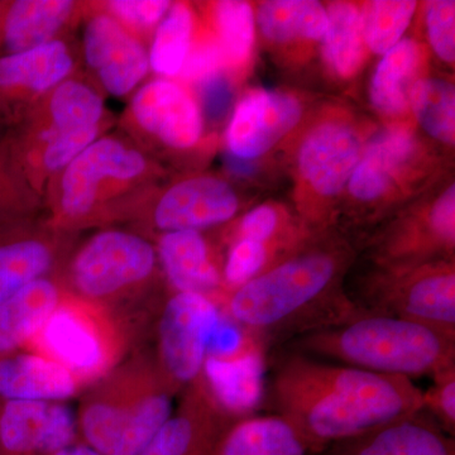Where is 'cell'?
<instances>
[{"label":"cell","mask_w":455,"mask_h":455,"mask_svg":"<svg viewBox=\"0 0 455 455\" xmlns=\"http://www.w3.org/2000/svg\"><path fill=\"white\" fill-rule=\"evenodd\" d=\"M272 398L307 455L423 410V391L406 377L326 363L299 352L276 367Z\"/></svg>","instance_id":"cell-1"},{"label":"cell","mask_w":455,"mask_h":455,"mask_svg":"<svg viewBox=\"0 0 455 455\" xmlns=\"http://www.w3.org/2000/svg\"><path fill=\"white\" fill-rule=\"evenodd\" d=\"M344 259L322 248L296 254L228 293L220 309L265 344L340 324L364 310L338 291Z\"/></svg>","instance_id":"cell-2"},{"label":"cell","mask_w":455,"mask_h":455,"mask_svg":"<svg viewBox=\"0 0 455 455\" xmlns=\"http://www.w3.org/2000/svg\"><path fill=\"white\" fill-rule=\"evenodd\" d=\"M156 245L132 230H99L71 248L56 274L65 293L112 314L140 346L167 295L158 291Z\"/></svg>","instance_id":"cell-3"},{"label":"cell","mask_w":455,"mask_h":455,"mask_svg":"<svg viewBox=\"0 0 455 455\" xmlns=\"http://www.w3.org/2000/svg\"><path fill=\"white\" fill-rule=\"evenodd\" d=\"M175 396L154 350L140 347L84 388L79 439L101 455H140L172 415Z\"/></svg>","instance_id":"cell-4"},{"label":"cell","mask_w":455,"mask_h":455,"mask_svg":"<svg viewBox=\"0 0 455 455\" xmlns=\"http://www.w3.org/2000/svg\"><path fill=\"white\" fill-rule=\"evenodd\" d=\"M295 348L302 355L409 379L434 376L455 364L454 337L366 309L340 324L301 334Z\"/></svg>","instance_id":"cell-5"},{"label":"cell","mask_w":455,"mask_h":455,"mask_svg":"<svg viewBox=\"0 0 455 455\" xmlns=\"http://www.w3.org/2000/svg\"><path fill=\"white\" fill-rule=\"evenodd\" d=\"M28 344L70 371L83 390L140 348L130 329L112 314L65 292Z\"/></svg>","instance_id":"cell-6"},{"label":"cell","mask_w":455,"mask_h":455,"mask_svg":"<svg viewBox=\"0 0 455 455\" xmlns=\"http://www.w3.org/2000/svg\"><path fill=\"white\" fill-rule=\"evenodd\" d=\"M149 164L137 147L116 137H99L61 171L51 227L74 230L104 220L108 197L147 178Z\"/></svg>","instance_id":"cell-7"},{"label":"cell","mask_w":455,"mask_h":455,"mask_svg":"<svg viewBox=\"0 0 455 455\" xmlns=\"http://www.w3.org/2000/svg\"><path fill=\"white\" fill-rule=\"evenodd\" d=\"M220 316L218 302L200 293L170 292L164 299L154 326V355L173 394L202 376Z\"/></svg>","instance_id":"cell-8"},{"label":"cell","mask_w":455,"mask_h":455,"mask_svg":"<svg viewBox=\"0 0 455 455\" xmlns=\"http://www.w3.org/2000/svg\"><path fill=\"white\" fill-rule=\"evenodd\" d=\"M368 287L366 310L438 329L455 338V272L451 263L392 266Z\"/></svg>","instance_id":"cell-9"},{"label":"cell","mask_w":455,"mask_h":455,"mask_svg":"<svg viewBox=\"0 0 455 455\" xmlns=\"http://www.w3.org/2000/svg\"><path fill=\"white\" fill-rule=\"evenodd\" d=\"M50 226H0V305L40 278L55 276L73 244Z\"/></svg>","instance_id":"cell-10"},{"label":"cell","mask_w":455,"mask_h":455,"mask_svg":"<svg viewBox=\"0 0 455 455\" xmlns=\"http://www.w3.org/2000/svg\"><path fill=\"white\" fill-rule=\"evenodd\" d=\"M84 59L108 94H131L149 70L148 52L136 35L107 13L92 16L83 37Z\"/></svg>","instance_id":"cell-11"},{"label":"cell","mask_w":455,"mask_h":455,"mask_svg":"<svg viewBox=\"0 0 455 455\" xmlns=\"http://www.w3.org/2000/svg\"><path fill=\"white\" fill-rule=\"evenodd\" d=\"M128 116L137 131L170 148H190L202 137L203 116L196 101L179 84L164 77L137 90Z\"/></svg>","instance_id":"cell-12"},{"label":"cell","mask_w":455,"mask_h":455,"mask_svg":"<svg viewBox=\"0 0 455 455\" xmlns=\"http://www.w3.org/2000/svg\"><path fill=\"white\" fill-rule=\"evenodd\" d=\"M77 440L68 403L0 401V455H47Z\"/></svg>","instance_id":"cell-13"},{"label":"cell","mask_w":455,"mask_h":455,"mask_svg":"<svg viewBox=\"0 0 455 455\" xmlns=\"http://www.w3.org/2000/svg\"><path fill=\"white\" fill-rule=\"evenodd\" d=\"M238 197L223 180L200 176L180 181L156 202L149 224L164 233L220 226L238 212Z\"/></svg>","instance_id":"cell-14"},{"label":"cell","mask_w":455,"mask_h":455,"mask_svg":"<svg viewBox=\"0 0 455 455\" xmlns=\"http://www.w3.org/2000/svg\"><path fill=\"white\" fill-rule=\"evenodd\" d=\"M230 421L199 377L182 391L178 409L140 455H212Z\"/></svg>","instance_id":"cell-15"},{"label":"cell","mask_w":455,"mask_h":455,"mask_svg":"<svg viewBox=\"0 0 455 455\" xmlns=\"http://www.w3.org/2000/svg\"><path fill=\"white\" fill-rule=\"evenodd\" d=\"M295 98L271 90L245 95L235 108L227 131L229 154L244 160L262 156L300 121Z\"/></svg>","instance_id":"cell-16"},{"label":"cell","mask_w":455,"mask_h":455,"mask_svg":"<svg viewBox=\"0 0 455 455\" xmlns=\"http://www.w3.org/2000/svg\"><path fill=\"white\" fill-rule=\"evenodd\" d=\"M263 347L257 338L228 357H206L200 379L230 420L254 415L262 395Z\"/></svg>","instance_id":"cell-17"},{"label":"cell","mask_w":455,"mask_h":455,"mask_svg":"<svg viewBox=\"0 0 455 455\" xmlns=\"http://www.w3.org/2000/svg\"><path fill=\"white\" fill-rule=\"evenodd\" d=\"M319 455H455V442L421 410Z\"/></svg>","instance_id":"cell-18"},{"label":"cell","mask_w":455,"mask_h":455,"mask_svg":"<svg viewBox=\"0 0 455 455\" xmlns=\"http://www.w3.org/2000/svg\"><path fill=\"white\" fill-rule=\"evenodd\" d=\"M361 142L348 125L325 123L307 134L299 152V167L310 187L335 196L357 166Z\"/></svg>","instance_id":"cell-19"},{"label":"cell","mask_w":455,"mask_h":455,"mask_svg":"<svg viewBox=\"0 0 455 455\" xmlns=\"http://www.w3.org/2000/svg\"><path fill=\"white\" fill-rule=\"evenodd\" d=\"M158 263L171 292H194L220 299L224 290L223 272L212 260L211 248L202 233L180 230L164 233L158 238Z\"/></svg>","instance_id":"cell-20"},{"label":"cell","mask_w":455,"mask_h":455,"mask_svg":"<svg viewBox=\"0 0 455 455\" xmlns=\"http://www.w3.org/2000/svg\"><path fill=\"white\" fill-rule=\"evenodd\" d=\"M83 392L70 371L37 352L0 357V401L64 403Z\"/></svg>","instance_id":"cell-21"},{"label":"cell","mask_w":455,"mask_h":455,"mask_svg":"<svg viewBox=\"0 0 455 455\" xmlns=\"http://www.w3.org/2000/svg\"><path fill=\"white\" fill-rule=\"evenodd\" d=\"M75 57L64 40L0 57V94L26 99L49 95L73 74Z\"/></svg>","instance_id":"cell-22"},{"label":"cell","mask_w":455,"mask_h":455,"mask_svg":"<svg viewBox=\"0 0 455 455\" xmlns=\"http://www.w3.org/2000/svg\"><path fill=\"white\" fill-rule=\"evenodd\" d=\"M71 0H17L5 9L0 25V44L5 55L23 52L56 40L71 18Z\"/></svg>","instance_id":"cell-23"},{"label":"cell","mask_w":455,"mask_h":455,"mask_svg":"<svg viewBox=\"0 0 455 455\" xmlns=\"http://www.w3.org/2000/svg\"><path fill=\"white\" fill-rule=\"evenodd\" d=\"M64 290L55 276L29 283L0 305V357L18 352L56 309Z\"/></svg>","instance_id":"cell-24"},{"label":"cell","mask_w":455,"mask_h":455,"mask_svg":"<svg viewBox=\"0 0 455 455\" xmlns=\"http://www.w3.org/2000/svg\"><path fill=\"white\" fill-rule=\"evenodd\" d=\"M415 152V140L406 128L379 132L367 147L352 176L349 188L361 202H373L390 188L398 171Z\"/></svg>","instance_id":"cell-25"},{"label":"cell","mask_w":455,"mask_h":455,"mask_svg":"<svg viewBox=\"0 0 455 455\" xmlns=\"http://www.w3.org/2000/svg\"><path fill=\"white\" fill-rule=\"evenodd\" d=\"M212 455H307L300 440L281 416L236 419L221 431Z\"/></svg>","instance_id":"cell-26"},{"label":"cell","mask_w":455,"mask_h":455,"mask_svg":"<svg viewBox=\"0 0 455 455\" xmlns=\"http://www.w3.org/2000/svg\"><path fill=\"white\" fill-rule=\"evenodd\" d=\"M260 31L269 40L287 42L323 40L328 16L323 5L311 0H272L259 9Z\"/></svg>","instance_id":"cell-27"},{"label":"cell","mask_w":455,"mask_h":455,"mask_svg":"<svg viewBox=\"0 0 455 455\" xmlns=\"http://www.w3.org/2000/svg\"><path fill=\"white\" fill-rule=\"evenodd\" d=\"M420 59V50L412 40L398 42L385 53L371 83V100L379 112L398 114L405 110L410 82Z\"/></svg>","instance_id":"cell-28"},{"label":"cell","mask_w":455,"mask_h":455,"mask_svg":"<svg viewBox=\"0 0 455 455\" xmlns=\"http://www.w3.org/2000/svg\"><path fill=\"white\" fill-rule=\"evenodd\" d=\"M47 116V130L56 133L103 127L106 106L92 86L68 77L50 92Z\"/></svg>","instance_id":"cell-29"},{"label":"cell","mask_w":455,"mask_h":455,"mask_svg":"<svg viewBox=\"0 0 455 455\" xmlns=\"http://www.w3.org/2000/svg\"><path fill=\"white\" fill-rule=\"evenodd\" d=\"M328 27L324 41V57L328 65L341 77L357 73L363 59L361 14L349 3H333L326 12Z\"/></svg>","instance_id":"cell-30"},{"label":"cell","mask_w":455,"mask_h":455,"mask_svg":"<svg viewBox=\"0 0 455 455\" xmlns=\"http://www.w3.org/2000/svg\"><path fill=\"white\" fill-rule=\"evenodd\" d=\"M193 28L191 9L184 3L171 5L160 25L156 27L148 51L149 68L164 79L180 75L191 50Z\"/></svg>","instance_id":"cell-31"},{"label":"cell","mask_w":455,"mask_h":455,"mask_svg":"<svg viewBox=\"0 0 455 455\" xmlns=\"http://www.w3.org/2000/svg\"><path fill=\"white\" fill-rule=\"evenodd\" d=\"M411 104L418 122L427 134L453 145L455 92L451 84L440 79L419 80L411 89Z\"/></svg>","instance_id":"cell-32"},{"label":"cell","mask_w":455,"mask_h":455,"mask_svg":"<svg viewBox=\"0 0 455 455\" xmlns=\"http://www.w3.org/2000/svg\"><path fill=\"white\" fill-rule=\"evenodd\" d=\"M416 2L403 0H376L368 2L362 11V36L367 46L374 53H386L396 46L401 36L406 31Z\"/></svg>","instance_id":"cell-33"},{"label":"cell","mask_w":455,"mask_h":455,"mask_svg":"<svg viewBox=\"0 0 455 455\" xmlns=\"http://www.w3.org/2000/svg\"><path fill=\"white\" fill-rule=\"evenodd\" d=\"M214 20L223 55L229 68L244 65L250 59L254 42V16L248 3L223 0L214 7Z\"/></svg>","instance_id":"cell-34"},{"label":"cell","mask_w":455,"mask_h":455,"mask_svg":"<svg viewBox=\"0 0 455 455\" xmlns=\"http://www.w3.org/2000/svg\"><path fill=\"white\" fill-rule=\"evenodd\" d=\"M101 130L103 127H94L56 133L44 128L38 131L36 136L38 148L33 149V156H36L33 163L44 175L61 172L77 156L99 139Z\"/></svg>","instance_id":"cell-35"},{"label":"cell","mask_w":455,"mask_h":455,"mask_svg":"<svg viewBox=\"0 0 455 455\" xmlns=\"http://www.w3.org/2000/svg\"><path fill=\"white\" fill-rule=\"evenodd\" d=\"M271 256L272 250L266 245L248 239H233L221 269L224 290H228V293L235 291L242 284L267 271Z\"/></svg>","instance_id":"cell-36"},{"label":"cell","mask_w":455,"mask_h":455,"mask_svg":"<svg viewBox=\"0 0 455 455\" xmlns=\"http://www.w3.org/2000/svg\"><path fill=\"white\" fill-rule=\"evenodd\" d=\"M433 385L423 391V411L445 433L455 434V364L431 376Z\"/></svg>","instance_id":"cell-37"},{"label":"cell","mask_w":455,"mask_h":455,"mask_svg":"<svg viewBox=\"0 0 455 455\" xmlns=\"http://www.w3.org/2000/svg\"><path fill=\"white\" fill-rule=\"evenodd\" d=\"M171 3L166 0H110L104 8L128 31L147 33L160 25Z\"/></svg>","instance_id":"cell-38"},{"label":"cell","mask_w":455,"mask_h":455,"mask_svg":"<svg viewBox=\"0 0 455 455\" xmlns=\"http://www.w3.org/2000/svg\"><path fill=\"white\" fill-rule=\"evenodd\" d=\"M429 41L436 55L445 62L455 59V3L451 0L430 2L427 8Z\"/></svg>","instance_id":"cell-39"},{"label":"cell","mask_w":455,"mask_h":455,"mask_svg":"<svg viewBox=\"0 0 455 455\" xmlns=\"http://www.w3.org/2000/svg\"><path fill=\"white\" fill-rule=\"evenodd\" d=\"M280 232L281 220L276 209L262 205L242 218L235 239H248L272 250L275 239Z\"/></svg>","instance_id":"cell-40"},{"label":"cell","mask_w":455,"mask_h":455,"mask_svg":"<svg viewBox=\"0 0 455 455\" xmlns=\"http://www.w3.org/2000/svg\"><path fill=\"white\" fill-rule=\"evenodd\" d=\"M224 64L223 55L218 44L215 42H204L190 50L184 68H182V79L188 82H204L209 77L220 74Z\"/></svg>","instance_id":"cell-41"},{"label":"cell","mask_w":455,"mask_h":455,"mask_svg":"<svg viewBox=\"0 0 455 455\" xmlns=\"http://www.w3.org/2000/svg\"><path fill=\"white\" fill-rule=\"evenodd\" d=\"M232 89L229 83L220 74L202 82V100L206 116L212 119H221L232 104Z\"/></svg>","instance_id":"cell-42"},{"label":"cell","mask_w":455,"mask_h":455,"mask_svg":"<svg viewBox=\"0 0 455 455\" xmlns=\"http://www.w3.org/2000/svg\"><path fill=\"white\" fill-rule=\"evenodd\" d=\"M431 227L436 235L454 247L455 242V188L451 187L431 206L429 214Z\"/></svg>","instance_id":"cell-43"},{"label":"cell","mask_w":455,"mask_h":455,"mask_svg":"<svg viewBox=\"0 0 455 455\" xmlns=\"http://www.w3.org/2000/svg\"><path fill=\"white\" fill-rule=\"evenodd\" d=\"M228 170L232 171L233 173L239 176H251L254 172V166L250 160H244V158L236 157V156L229 154L224 157Z\"/></svg>","instance_id":"cell-44"},{"label":"cell","mask_w":455,"mask_h":455,"mask_svg":"<svg viewBox=\"0 0 455 455\" xmlns=\"http://www.w3.org/2000/svg\"><path fill=\"white\" fill-rule=\"evenodd\" d=\"M47 455H101L97 451L90 448L82 440L73 443V444L68 445V447L59 449V451H52V453Z\"/></svg>","instance_id":"cell-45"},{"label":"cell","mask_w":455,"mask_h":455,"mask_svg":"<svg viewBox=\"0 0 455 455\" xmlns=\"http://www.w3.org/2000/svg\"><path fill=\"white\" fill-rule=\"evenodd\" d=\"M9 223H14V221L9 220L7 215H5V212L2 211V208H0V226H4V224Z\"/></svg>","instance_id":"cell-46"}]
</instances>
